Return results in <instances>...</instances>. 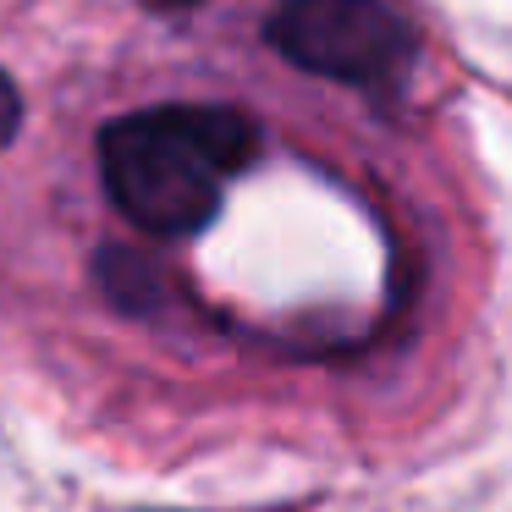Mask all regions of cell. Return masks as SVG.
I'll return each mask as SVG.
<instances>
[{
	"label": "cell",
	"instance_id": "6da1fadb",
	"mask_svg": "<svg viewBox=\"0 0 512 512\" xmlns=\"http://www.w3.org/2000/svg\"><path fill=\"white\" fill-rule=\"evenodd\" d=\"M259 133L226 105H149L100 133L111 204L155 237H193L215 221L226 177L254 160Z\"/></svg>",
	"mask_w": 512,
	"mask_h": 512
},
{
	"label": "cell",
	"instance_id": "7a4b0ae2",
	"mask_svg": "<svg viewBox=\"0 0 512 512\" xmlns=\"http://www.w3.org/2000/svg\"><path fill=\"white\" fill-rule=\"evenodd\" d=\"M265 39L292 61L331 83L380 89L413 56V34L386 0H281Z\"/></svg>",
	"mask_w": 512,
	"mask_h": 512
},
{
	"label": "cell",
	"instance_id": "3957f363",
	"mask_svg": "<svg viewBox=\"0 0 512 512\" xmlns=\"http://www.w3.org/2000/svg\"><path fill=\"white\" fill-rule=\"evenodd\" d=\"M94 276H100L105 298L127 314H149L160 303V270L149 265V259H138L133 248H105Z\"/></svg>",
	"mask_w": 512,
	"mask_h": 512
},
{
	"label": "cell",
	"instance_id": "277c9868",
	"mask_svg": "<svg viewBox=\"0 0 512 512\" xmlns=\"http://www.w3.org/2000/svg\"><path fill=\"white\" fill-rule=\"evenodd\" d=\"M17 127H23V94H17V83L0 72V149L17 138Z\"/></svg>",
	"mask_w": 512,
	"mask_h": 512
},
{
	"label": "cell",
	"instance_id": "5b68a950",
	"mask_svg": "<svg viewBox=\"0 0 512 512\" xmlns=\"http://www.w3.org/2000/svg\"><path fill=\"white\" fill-rule=\"evenodd\" d=\"M160 12H182V6H199V0H155Z\"/></svg>",
	"mask_w": 512,
	"mask_h": 512
}]
</instances>
